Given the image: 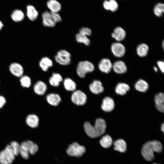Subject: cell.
Wrapping results in <instances>:
<instances>
[{
  "label": "cell",
  "mask_w": 164,
  "mask_h": 164,
  "mask_svg": "<svg viewBox=\"0 0 164 164\" xmlns=\"http://www.w3.org/2000/svg\"><path fill=\"white\" fill-rule=\"evenodd\" d=\"M19 81L22 87L28 88L32 85V81L30 77L26 75H23L19 78Z\"/></svg>",
  "instance_id": "29"
},
{
  "label": "cell",
  "mask_w": 164,
  "mask_h": 164,
  "mask_svg": "<svg viewBox=\"0 0 164 164\" xmlns=\"http://www.w3.org/2000/svg\"><path fill=\"white\" fill-rule=\"evenodd\" d=\"M130 89L129 86L124 83H119L116 85L115 89L116 93L123 95L125 94Z\"/></svg>",
  "instance_id": "25"
},
{
  "label": "cell",
  "mask_w": 164,
  "mask_h": 164,
  "mask_svg": "<svg viewBox=\"0 0 164 164\" xmlns=\"http://www.w3.org/2000/svg\"><path fill=\"white\" fill-rule=\"evenodd\" d=\"M94 70L93 64L87 60L80 61L77 64L76 72L78 75L81 78H84L86 73L92 72Z\"/></svg>",
  "instance_id": "3"
},
{
  "label": "cell",
  "mask_w": 164,
  "mask_h": 164,
  "mask_svg": "<svg viewBox=\"0 0 164 164\" xmlns=\"http://www.w3.org/2000/svg\"><path fill=\"white\" fill-rule=\"evenodd\" d=\"M87 96L83 92L80 90L74 91L71 95V100L74 104L77 105H83L86 103Z\"/></svg>",
  "instance_id": "7"
},
{
  "label": "cell",
  "mask_w": 164,
  "mask_h": 164,
  "mask_svg": "<svg viewBox=\"0 0 164 164\" xmlns=\"http://www.w3.org/2000/svg\"><path fill=\"white\" fill-rule=\"evenodd\" d=\"M90 91L95 94H99L104 91V88L101 82L95 80L89 86Z\"/></svg>",
  "instance_id": "18"
},
{
  "label": "cell",
  "mask_w": 164,
  "mask_h": 164,
  "mask_svg": "<svg viewBox=\"0 0 164 164\" xmlns=\"http://www.w3.org/2000/svg\"><path fill=\"white\" fill-rule=\"evenodd\" d=\"M63 80V78L61 75L57 73H54L49 79V82L52 86L55 87L58 86L60 82Z\"/></svg>",
  "instance_id": "27"
},
{
  "label": "cell",
  "mask_w": 164,
  "mask_h": 164,
  "mask_svg": "<svg viewBox=\"0 0 164 164\" xmlns=\"http://www.w3.org/2000/svg\"><path fill=\"white\" fill-rule=\"evenodd\" d=\"M33 90L37 95L42 96L45 93L47 87L46 84L41 80H38L33 85Z\"/></svg>",
  "instance_id": "12"
},
{
  "label": "cell",
  "mask_w": 164,
  "mask_h": 164,
  "mask_svg": "<svg viewBox=\"0 0 164 164\" xmlns=\"http://www.w3.org/2000/svg\"><path fill=\"white\" fill-rule=\"evenodd\" d=\"M55 61L62 65H67L71 62V54L69 52L64 50L58 51L55 56Z\"/></svg>",
  "instance_id": "6"
},
{
  "label": "cell",
  "mask_w": 164,
  "mask_h": 164,
  "mask_svg": "<svg viewBox=\"0 0 164 164\" xmlns=\"http://www.w3.org/2000/svg\"><path fill=\"white\" fill-rule=\"evenodd\" d=\"M161 130L164 132V123H162L161 126Z\"/></svg>",
  "instance_id": "43"
},
{
  "label": "cell",
  "mask_w": 164,
  "mask_h": 164,
  "mask_svg": "<svg viewBox=\"0 0 164 164\" xmlns=\"http://www.w3.org/2000/svg\"><path fill=\"white\" fill-rule=\"evenodd\" d=\"M103 6L104 8L108 10H109V1L107 0L105 1L103 3Z\"/></svg>",
  "instance_id": "42"
},
{
  "label": "cell",
  "mask_w": 164,
  "mask_h": 164,
  "mask_svg": "<svg viewBox=\"0 0 164 164\" xmlns=\"http://www.w3.org/2000/svg\"><path fill=\"white\" fill-rule=\"evenodd\" d=\"M39 121L38 116L36 114L32 113L28 114L25 119L26 125L32 128H35L38 126Z\"/></svg>",
  "instance_id": "10"
},
{
  "label": "cell",
  "mask_w": 164,
  "mask_h": 164,
  "mask_svg": "<svg viewBox=\"0 0 164 164\" xmlns=\"http://www.w3.org/2000/svg\"><path fill=\"white\" fill-rule=\"evenodd\" d=\"M29 145V153L32 155L36 154L38 151V147L36 144L32 141L28 140Z\"/></svg>",
  "instance_id": "36"
},
{
  "label": "cell",
  "mask_w": 164,
  "mask_h": 164,
  "mask_svg": "<svg viewBox=\"0 0 164 164\" xmlns=\"http://www.w3.org/2000/svg\"><path fill=\"white\" fill-rule=\"evenodd\" d=\"M79 32L88 36H90L91 35L92 31L89 28L86 27H84L80 29Z\"/></svg>",
  "instance_id": "38"
},
{
  "label": "cell",
  "mask_w": 164,
  "mask_h": 164,
  "mask_svg": "<svg viewBox=\"0 0 164 164\" xmlns=\"http://www.w3.org/2000/svg\"><path fill=\"white\" fill-rule=\"evenodd\" d=\"M9 69L10 73L17 78H20L24 73L23 67L20 64L17 63H11L9 67Z\"/></svg>",
  "instance_id": "9"
},
{
  "label": "cell",
  "mask_w": 164,
  "mask_h": 164,
  "mask_svg": "<svg viewBox=\"0 0 164 164\" xmlns=\"http://www.w3.org/2000/svg\"><path fill=\"white\" fill-rule=\"evenodd\" d=\"M29 145L28 140L22 142L20 145V154L24 159H27L29 157Z\"/></svg>",
  "instance_id": "19"
},
{
  "label": "cell",
  "mask_w": 164,
  "mask_h": 164,
  "mask_svg": "<svg viewBox=\"0 0 164 164\" xmlns=\"http://www.w3.org/2000/svg\"><path fill=\"white\" fill-rule=\"evenodd\" d=\"M5 98L3 96L0 95V109L2 108L6 103Z\"/></svg>",
  "instance_id": "40"
},
{
  "label": "cell",
  "mask_w": 164,
  "mask_h": 164,
  "mask_svg": "<svg viewBox=\"0 0 164 164\" xmlns=\"http://www.w3.org/2000/svg\"><path fill=\"white\" fill-rule=\"evenodd\" d=\"M39 66L42 70L45 71H47L49 68L53 65L52 60L47 57L42 58L39 62Z\"/></svg>",
  "instance_id": "22"
},
{
  "label": "cell",
  "mask_w": 164,
  "mask_h": 164,
  "mask_svg": "<svg viewBox=\"0 0 164 164\" xmlns=\"http://www.w3.org/2000/svg\"><path fill=\"white\" fill-rule=\"evenodd\" d=\"M3 26V25L2 22L0 20V30L2 29Z\"/></svg>",
  "instance_id": "44"
},
{
  "label": "cell",
  "mask_w": 164,
  "mask_h": 164,
  "mask_svg": "<svg viewBox=\"0 0 164 164\" xmlns=\"http://www.w3.org/2000/svg\"><path fill=\"white\" fill-rule=\"evenodd\" d=\"M162 149L161 143L157 141H149L143 145L141 151L144 158L147 161H151L154 157L155 152H160Z\"/></svg>",
  "instance_id": "2"
},
{
  "label": "cell",
  "mask_w": 164,
  "mask_h": 164,
  "mask_svg": "<svg viewBox=\"0 0 164 164\" xmlns=\"http://www.w3.org/2000/svg\"><path fill=\"white\" fill-rule=\"evenodd\" d=\"M48 102L53 106H56L61 101L60 96L56 94L52 93L48 94L46 97Z\"/></svg>",
  "instance_id": "23"
},
{
  "label": "cell",
  "mask_w": 164,
  "mask_h": 164,
  "mask_svg": "<svg viewBox=\"0 0 164 164\" xmlns=\"http://www.w3.org/2000/svg\"><path fill=\"white\" fill-rule=\"evenodd\" d=\"M63 84L65 88L68 91H73L76 89V83L69 78H66L64 80Z\"/></svg>",
  "instance_id": "33"
},
{
  "label": "cell",
  "mask_w": 164,
  "mask_h": 164,
  "mask_svg": "<svg viewBox=\"0 0 164 164\" xmlns=\"http://www.w3.org/2000/svg\"><path fill=\"white\" fill-rule=\"evenodd\" d=\"M75 38L77 41L79 43H83L87 46L90 44V40L87 36L79 32L76 35Z\"/></svg>",
  "instance_id": "31"
},
{
  "label": "cell",
  "mask_w": 164,
  "mask_h": 164,
  "mask_svg": "<svg viewBox=\"0 0 164 164\" xmlns=\"http://www.w3.org/2000/svg\"><path fill=\"white\" fill-rule=\"evenodd\" d=\"M154 70L155 71L157 72L158 71V68L156 67H154L153 68Z\"/></svg>",
  "instance_id": "45"
},
{
  "label": "cell",
  "mask_w": 164,
  "mask_h": 164,
  "mask_svg": "<svg viewBox=\"0 0 164 164\" xmlns=\"http://www.w3.org/2000/svg\"><path fill=\"white\" fill-rule=\"evenodd\" d=\"M26 15L29 19L32 21L35 20L38 16V12L35 7L28 5L26 7Z\"/></svg>",
  "instance_id": "21"
},
{
  "label": "cell",
  "mask_w": 164,
  "mask_h": 164,
  "mask_svg": "<svg viewBox=\"0 0 164 164\" xmlns=\"http://www.w3.org/2000/svg\"><path fill=\"white\" fill-rule=\"evenodd\" d=\"M15 156H17L20 154V145L16 141L12 142L10 144Z\"/></svg>",
  "instance_id": "35"
},
{
  "label": "cell",
  "mask_w": 164,
  "mask_h": 164,
  "mask_svg": "<svg viewBox=\"0 0 164 164\" xmlns=\"http://www.w3.org/2000/svg\"><path fill=\"white\" fill-rule=\"evenodd\" d=\"M53 18L56 23L62 21L61 18L58 12H50Z\"/></svg>",
  "instance_id": "39"
},
{
  "label": "cell",
  "mask_w": 164,
  "mask_h": 164,
  "mask_svg": "<svg viewBox=\"0 0 164 164\" xmlns=\"http://www.w3.org/2000/svg\"><path fill=\"white\" fill-rule=\"evenodd\" d=\"M157 64L161 72L163 73L164 71V63L163 61H159L157 62Z\"/></svg>",
  "instance_id": "41"
},
{
  "label": "cell",
  "mask_w": 164,
  "mask_h": 164,
  "mask_svg": "<svg viewBox=\"0 0 164 164\" xmlns=\"http://www.w3.org/2000/svg\"><path fill=\"white\" fill-rule=\"evenodd\" d=\"M101 145L103 147L108 148L110 147L112 143L111 137L108 135L103 136L100 141Z\"/></svg>",
  "instance_id": "32"
},
{
  "label": "cell",
  "mask_w": 164,
  "mask_h": 164,
  "mask_svg": "<svg viewBox=\"0 0 164 164\" xmlns=\"http://www.w3.org/2000/svg\"><path fill=\"white\" fill-rule=\"evenodd\" d=\"M11 16L13 21L18 22L23 20L24 17V14L22 11L17 9L14 10L12 12Z\"/></svg>",
  "instance_id": "28"
},
{
  "label": "cell",
  "mask_w": 164,
  "mask_h": 164,
  "mask_svg": "<svg viewBox=\"0 0 164 164\" xmlns=\"http://www.w3.org/2000/svg\"><path fill=\"white\" fill-rule=\"evenodd\" d=\"M155 106L160 111L163 112L164 111V95L162 93L157 94L155 97Z\"/></svg>",
  "instance_id": "17"
},
{
  "label": "cell",
  "mask_w": 164,
  "mask_h": 164,
  "mask_svg": "<svg viewBox=\"0 0 164 164\" xmlns=\"http://www.w3.org/2000/svg\"><path fill=\"white\" fill-rule=\"evenodd\" d=\"M126 36L125 30L120 27H118L115 28L114 32L111 34L112 37L118 42L124 40Z\"/></svg>",
  "instance_id": "15"
},
{
  "label": "cell",
  "mask_w": 164,
  "mask_h": 164,
  "mask_svg": "<svg viewBox=\"0 0 164 164\" xmlns=\"http://www.w3.org/2000/svg\"><path fill=\"white\" fill-rule=\"evenodd\" d=\"M155 14L158 17L161 16L164 12V5L163 3H159L156 4L154 9Z\"/></svg>",
  "instance_id": "34"
},
{
  "label": "cell",
  "mask_w": 164,
  "mask_h": 164,
  "mask_svg": "<svg viewBox=\"0 0 164 164\" xmlns=\"http://www.w3.org/2000/svg\"><path fill=\"white\" fill-rule=\"evenodd\" d=\"M109 10L112 12L116 11L118 8V5L117 2L115 0H109Z\"/></svg>",
  "instance_id": "37"
},
{
  "label": "cell",
  "mask_w": 164,
  "mask_h": 164,
  "mask_svg": "<svg viewBox=\"0 0 164 164\" xmlns=\"http://www.w3.org/2000/svg\"><path fill=\"white\" fill-rule=\"evenodd\" d=\"M43 23L46 27H54L56 23L54 21L50 13L48 11L44 12L42 14Z\"/></svg>",
  "instance_id": "13"
},
{
  "label": "cell",
  "mask_w": 164,
  "mask_h": 164,
  "mask_svg": "<svg viewBox=\"0 0 164 164\" xmlns=\"http://www.w3.org/2000/svg\"><path fill=\"white\" fill-rule=\"evenodd\" d=\"M106 128V122L101 118L96 119L94 126L88 122H85L84 125V128L86 133L91 138H96L104 134L105 132Z\"/></svg>",
  "instance_id": "1"
},
{
  "label": "cell",
  "mask_w": 164,
  "mask_h": 164,
  "mask_svg": "<svg viewBox=\"0 0 164 164\" xmlns=\"http://www.w3.org/2000/svg\"><path fill=\"white\" fill-rule=\"evenodd\" d=\"M98 67L100 70L102 72L108 73L112 69V64L109 59L104 58L100 61Z\"/></svg>",
  "instance_id": "11"
},
{
  "label": "cell",
  "mask_w": 164,
  "mask_h": 164,
  "mask_svg": "<svg viewBox=\"0 0 164 164\" xmlns=\"http://www.w3.org/2000/svg\"><path fill=\"white\" fill-rule=\"evenodd\" d=\"M46 5L50 12H58L61 9V5L56 0H49Z\"/></svg>",
  "instance_id": "20"
},
{
  "label": "cell",
  "mask_w": 164,
  "mask_h": 164,
  "mask_svg": "<svg viewBox=\"0 0 164 164\" xmlns=\"http://www.w3.org/2000/svg\"></svg>",
  "instance_id": "46"
},
{
  "label": "cell",
  "mask_w": 164,
  "mask_h": 164,
  "mask_svg": "<svg viewBox=\"0 0 164 164\" xmlns=\"http://www.w3.org/2000/svg\"><path fill=\"white\" fill-rule=\"evenodd\" d=\"M149 85L147 83L142 79L139 80L135 84L136 90L142 92H145L148 89Z\"/></svg>",
  "instance_id": "30"
},
{
  "label": "cell",
  "mask_w": 164,
  "mask_h": 164,
  "mask_svg": "<svg viewBox=\"0 0 164 164\" xmlns=\"http://www.w3.org/2000/svg\"><path fill=\"white\" fill-rule=\"evenodd\" d=\"M112 69L116 73L122 74L127 71V67L125 63L122 61L115 62L112 64Z\"/></svg>",
  "instance_id": "16"
},
{
  "label": "cell",
  "mask_w": 164,
  "mask_h": 164,
  "mask_svg": "<svg viewBox=\"0 0 164 164\" xmlns=\"http://www.w3.org/2000/svg\"><path fill=\"white\" fill-rule=\"evenodd\" d=\"M149 50L148 46L145 43H142L138 46L136 48V52L139 56L144 57L147 55Z\"/></svg>",
  "instance_id": "24"
},
{
  "label": "cell",
  "mask_w": 164,
  "mask_h": 164,
  "mask_svg": "<svg viewBox=\"0 0 164 164\" xmlns=\"http://www.w3.org/2000/svg\"><path fill=\"white\" fill-rule=\"evenodd\" d=\"M111 50L113 54L117 57H121L125 54V48L121 43L117 42L113 43L111 46Z\"/></svg>",
  "instance_id": "8"
},
{
  "label": "cell",
  "mask_w": 164,
  "mask_h": 164,
  "mask_svg": "<svg viewBox=\"0 0 164 164\" xmlns=\"http://www.w3.org/2000/svg\"><path fill=\"white\" fill-rule=\"evenodd\" d=\"M114 149L121 152H125L127 148L125 142L123 139H119L115 141L114 143Z\"/></svg>",
  "instance_id": "26"
},
{
  "label": "cell",
  "mask_w": 164,
  "mask_h": 164,
  "mask_svg": "<svg viewBox=\"0 0 164 164\" xmlns=\"http://www.w3.org/2000/svg\"><path fill=\"white\" fill-rule=\"evenodd\" d=\"M114 102L112 98L107 97L103 99L101 105V108L103 111L109 112L114 109Z\"/></svg>",
  "instance_id": "14"
},
{
  "label": "cell",
  "mask_w": 164,
  "mask_h": 164,
  "mask_svg": "<svg viewBox=\"0 0 164 164\" xmlns=\"http://www.w3.org/2000/svg\"><path fill=\"white\" fill-rule=\"evenodd\" d=\"M85 151V148L84 146L80 145L75 142L69 145L67 150V152L69 155L80 157L83 155Z\"/></svg>",
  "instance_id": "5"
},
{
  "label": "cell",
  "mask_w": 164,
  "mask_h": 164,
  "mask_svg": "<svg viewBox=\"0 0 164 164\" xmlns=\"http://www.w3.org/2000/svg\"><path fill=\"white\" fill-rule=\"evenodd\" d=\"M15 155L9 145L0 152V163L1 164H11L15 159Z\"/></svg>",
  "instance_id": "4"
}]
</instances>
